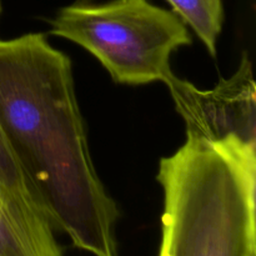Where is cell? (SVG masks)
I'll use <instances>...</instances> for the list:
<instances>
[{
    "label": "cell",
    "instance_id": "5b68a950",
    "mask_svg": "<svg viewBox=\"0 0 256 256\" xmlns=\"http://www.w3.org/2000/svg\"><path fill=\"white\" fill-rule=\"evenodd\" d=\"M0 256H62L46 215L20 202L2 185Z\"/></svg>",
    "mask_w": 256,
    "mask_h": 256
},
{
    "label": "cell",
    "instance_id": "8992f818",
    "mask_svg": "<svg viewBox=\"0 0 256 256\" xmlns=\"http://www.w3.org/2000/svg\"><path fill=\"white\" fill-rule=\"evenodd\" d=\"M172 12L189 25L204 42L212 58L216 56V44L224 22L222 0H168Z\"/></svg>",
    "mask_w": 256,
    "mask_h": 256
},
{
    "label": "cell",
    "instance_id": "3957f363",
    "mask_svg": "<svg viewBox=\"0 0 256 256\" xmlns=\"http://www.w3.org/2000/svg\"><path fill=\"white\" fill-rule=\"evenodd\" d=\"M50 24L52 35L92 52L118 84L164 82L172 52L192 44L184 22L149 0L74 2Z\"/></svg>",
    "mask_w": 256,
    "mask_h": 256
},
{
    "label": "cell",
    "instance_id": "277c9868",
    "mask_svg": "<svg viewBox=\"0 0 256 256\" xmlns=\"http://www.w3.org/2000/svg\"><path fill=\"white\" fill-rule=\"evenodd\" d=\"M164 82L186 124V136L209 142L235 138L256 146V88L248 52L236 72L210 90L198 89L174 72Z\"/></svg>",
    "mask_w": 256,
    "mask_h": 256
},
{
    "label": "cell",
    "instance_id": "52a82bcc",
    "mask_svg": "<svg viewBox=\"0 0 256 256\" xmlns=\"http://www.w3.org/2000/svg\"><path fill=\"white\" fill-rule=\"evenodd\" d=\"M0 185L12 192L20 202L44 212L38 202L34 190L30 186L25 175L22 174L2 129H0Z\"/></svg>",
    "mask_w": 256,
    "mask_h": 256
},
{
    "label": "cell",
    "instance_id": "6da1fadb",
    "mask_svg": "<svg viewBox=\"0 0 256 256\" xmlns=\"http://www.w3.org/2000/svg\"><path fill=\"white\" fill-rule=\"evenodd\" d=\"M0 129L54 229L116 256V202L99 179L69 56L42 32L0 40Z\"/></svg>",
    "mask_w": 256,
    "mask_h": 256
},
{
    "label": "cell",
    "instance_id": "7a4b0ae2",
    "mask_svg": "<svg viewBox=\"0 0 256 256\" xmlns=\"http://www.w3.org/2000/svg\"><path fill=\"white\" fill-rule=\"evenodd\" d=\"M159 256H256V146L186 136L162 158Z\"/></svg>",
    "mask_w": 256,
    "mask_h": 256
}]
</instances>
